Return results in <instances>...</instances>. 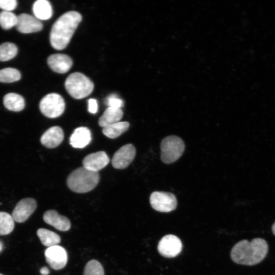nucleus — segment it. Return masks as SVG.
Returning a JSON list of instances; mask_svg holds the SVG:
<instances>
[{"label":"nucleus","mask_w":275,"mask_h":275,"mask_svg":"<svg viewBox=\"0 0 275 275\" xmlns=\"http://www.w3.org/2000/svg\"><path fill=\"white\" fill-rule=\"evenodd\" d=\"M268 252V245L265 240L255 238L249 242L242 240L235 244L231 251L232 261L239 264L254 265L261 262Z\"/></svg>","instance_id":"obj_1"},{"label":"nucleus","mask_w":275,"mask_h":275,"mask_svg":"<svg viewBox=\"0 0 275 275\" xmlns=\"http://www.w3.org/2000/svg\"><path fill=\"white\" fill-rule=\"evenodd\" d=\"M81 20V15L74 11L66 12L60 16L50 31L49 39L52 47L57 50L66 48Z\"/></svg>","instance_id":"obj_2"},{"label":"nucleus","mask_w":275,"mask_h":275,"mask_svg":"<svg viewBox=\"0 0 275 275\" xmlns=\"http://www.w3.org/2000/svg\"><path fill=\"white\" fill-rule=\"evenodd\" d=\"M100 179L98 172L90 171L84 167L72 171L67 179L68 187L77 193H85L93 190Z\"/></svg>","instance_id":"obj_3"},{"label":"nucleus","mask_w":275,"mask_h":275,"mask_svg":"<svg viewBox=\"0 0 275 275\" xmlns=\"http://www.w3.org/2000/svg\"><path fill=\"white\" fill-rule=\"evenodd\" d=\"M65 87L73 98L80 99L88 96L94 89V84L87 76L80 72L70 74L66 78Z\"/></svg>","instance_id":"obj_4"},{"label":"nucleus","mask_w":275,"mask_h":275,"mask_svg":"<svg viewBox=\"0 0 275 275\" xmlns=\"http://www.w3.org/2000/svg\"><path fill=\"white\" fill-rule=\"evenodd\" d=\"M185 148L183 140L175 135L163 139L160 144L161 159L165 163H173L182 155Z\"/></svg>","instance_id":"obj_5"},{"label":"nucleus","mask_w":275,"mask_h":275,"mask_svg":"<svg viewBox=\"0 0 275 275\" xmlns=\"http://www.w3.org/2000/svg\"><path fill=\"white\" fill-rule=\"evenodd\" d=\"M39 108L45 117L49 118H57L62 115L65 111V101L60 94L49 93L40 100Z\"/></svg>","instance_id":"obj_6"},{"label":"nucleus","mask_w":275,"mask_h":275,"mask_svg":"<svg viewBox=\"0 0 275 275\" xmlns=\"http://www.w3.org/2000/svg\"><path fill=\"white\" fill-rule=\"evenodd\" d=\"M152 207L161 212H169L176 209L177 201L174 194L168 192L154 191L150 196Z\"/></svg>","instance_id":"obj_7"},{"label":"nucleus","mask_w":275,"mask_h":275,"mask_svg":"<svg viewBox=\"0 0 275 275\" xmlns=\"http://www.w3.org/2000/svg\"><path fill=\"white\" fill-rule=\"evenodd\" d=\"M182 249L180 239L175 235L168 234L159 241L157 250L159 253L166 258H173L180 254Z\"/></svg>","instance_id":"obj_8"},{"label":"nucleus","mask_w":275,"mask_h":275,"mask_svg":"<svg viewBox=\"0 0 275 275\" xmlns=\"http://www.w3.org/2000/svg\"><path fill=\"white\" fill-rule=\"evenodd\" d=\"M44 255L46 262L54 270L64 268L67 262L68 256L65 249L58 245L47 248Z\"/></svg>","instance_id":"obj_9"},{"label":"nucleus","mask_w":275,"mask_h":275,"mask_svg":"<svg viewBox=\"0 0 275 275\" xmlns=\"http://www.w3.org/2000/svg\"><path fill=\"white\" fill-rule=\"evenodd\" d=\"M37 206V202L34 199H23L16 204L13 210L12 217L17 223L24 222L34 213Z\"/></svg>","instance_id":"obj_10"},{"label":"nucleus","mask_w":275,"mask_h":275,"mask_svg":"<svg viewBox=\"0 0 275 275\" xmlns=\"http://www.w3.org/2000/svg\"><path fill=\"white\" fill-rule=\"evenodd\" d=\"M135 154V148L133 145L128 144L122 146L113 157L112 164L113 167L117 169L126 168L134 159Z\"/></svg>","instance_id":"obj_11"},{"label":"nucleus","mask_w":275,"mask_h":275,"mask_svg":"<svg viewBox=\"0 0 275 275\" xmlns=\"http://www.w3.org/2000/svg\"><path fill=\"white\" fill-rule=\"evenodd\" d=\"M17 31L21 33L28 34L41 31L42 23L35 17L26 13H22L17 16L16 24Z\"/></svg>","instance_id":"obj_12"},{"label":"nucleus","mask_w":275,"mask_h":275,"mask_svg":"<svg viewBox=\"0 0 275 275\" xmlns=\"http://www.w3.org/2000/svg\"><path fill=\"white\" fill-rule=\"evenodd\" d=\"M109 162V159L104 151H99L87 155L82 160L83 167L94 172H98Z\"/></svg>","instance_id":"obj_13"},{"label":"nucleus","mask_w":275,"mask_h":275,"mask_svg":"<svg viewBox=\"0 0 275 275\" xmlns=\"http://www.w3.org/2000/svg\"><path fill=\"white\" fill-rule=\"evenodd\" d=\"M47 64L54 72L64 73L68 72L73 64L72 59L68 55L56 53L49 56L47 58Z\"/></svg>","instance_id":"obj_14"},{"label":"nucleus","mask_w":275,"mask_h":275,"mask_svg":"<svg viewBox=\"0 0 275 275\" xmlns=\"http://www.w3.org/2000/svg\"><path fill=\"white\" fill-rule=\"evenodd\" d=\"M44 221L61 231H67L71 227L70 220L66 216L60 215L55 210H48L43 215Z\"/></svg>","instance_id":"obj_15"},{"label":"nucleus","mask_w":275,"mask_h":275,"mask_svg":"<svg viewBox=\"0 0 275 275\" xmlns=\"http://www.w3.org/2000/svg\"><path fill=\"white\" fill-rule=\"evenodd\" d=\"M64 132L59 126H52L48 129L40 138L41 143L48 148L58 146L64 139Z\"/></svg>","instance_id":"obj_16"},{"label":"nucleus","mask_w":275,"mask_h":275,"mask_svg":"<svg viewBox=\"0 0 275 275\" xmlns=\"http://www.w3.org/2000/svg\"><path fill=\"white\" fill-rule=\"evenodd\" d=\"M91 141V131L86 127H79L75 129L70 138V145L76 148H84Z\"/></svg>","instance_id":"obj_17"},{"label":"nucleus","mask_w":275,"mask_h":275,"mask_svg":"<svg viewBox=\"0 0 275 275\" xmlns=\"http://www.w3.org/2000/svg\"><path fill=\"white\" fill-rule=\"evenodd\" d=\"M123 115V112L121 108L108 107L99 118L98 124L100 127H106L119 122Z\"/></svg>","instance_id":"obj_18"},{"label":"nucleus","mask_w":275,"mask_h":275,"mask_svg":"<svg viewBox=\"0 0 275 275\" xmlns=\"http://www.w3.org/2000/svg\"><path fill=\"white\" fill-rule=\"evenodd\" d=\"M33 11L36 18L45 20L52 15V9L50 2L47 0H38L33 6Z\"/></svg>","instance_id":"obj_19"},{"label":"nucleus","mask_w":275,"mask_h":275,"mask_svg":"<svg viewBox=\"0 0 275 275\" xmlns=\"http://www.w3.org/2000/svg\"><path fill=\"white\" fill-rule=\"evenodd\" d=\"M3 104L8 110L20 112L25 107V101L20 95L15 93H9L3 98Z\"/></svg>","instance_id":"obj_20"},{"label":"nucleus","mask_w":275,"mask_h":275,"mask_svg":"<svg viewBox=\"0 0 275 275\" xmlns=\"http://www.w3.org/2000/svg\"><path fill=\"white\" fill-rule=\"evenodd\" d=\"M37 235L42 244L46 246L56 245L61 241V238L58 234L46 229H39Z\"/></svg>","instance_id":"obj_21"},{"label":"nucleus","mask_w":275,"mask_h":275,"mask_svg":"<svg viewBox=\"0 0 275 275\" xmlns=\"http://www.w3.org/2000/svg\"><path fill=\"white\" fill-rule=\"evenodd\" d=\"M129 127L128 122H118L103 127V133L111 139H115L126 131Z\"/></svg>","instance_id":"obj_22"},{"label":"nucleus","mask_w":275,"mask_h":275,"mask_svg":"<svg viewBox=\"0 0 275 275\" xmlns=\"http://www.w3.org/2000/svg\"><path fill=\"white\" fill-rule=\"evenodd\" d=\"M14 228V222L12 216L6 212L0 211V235L9 234Z\"/></svg>","instance_id":"obj_23"},{"label":"nucleus","mask_w":275,"mask_h":275,"mask_svg":"<svg viewBox=\"0 0 275 275\" xmlns=\"http://www.w3.org/2000/svg\"><path fill=\"white\" fill-rule=\"evenodd\" d=\"M16 45L11 42H4L0 45V61H7L14 58L17 54Z\"/></svg>","instance_id":"obj_24"},{"label":"nucleus","mask_w":275,"mask_h":275,"mask_svg":"<svg viewBox=\"0 0 275 275\" xmlns=\"http://www.w3.org/2000/svg\"><path fill=\"white\" fill-rule=\"evenodd\" d=\"M21 78L20 72L15 68H6L0 70V82L9 83L19 80Z\"/></svg>","instance_id":"obj_25"},{"label":"nucleus","mask_w":275,"mask_h":275,"mask_svg":"<svg viewBox=\"0 0 275 275\" xmlns=\"http://www.w3.org/2000/svg\"><path fill=\"white\" fill-rule=\"evenodd\" d=\"M17 16L12 12L2 11L0 12V25L4 30L16 26Z\"/></svg>","instance_id":"obj_26"},{"label":"nucleus","mask_w":275,"mask_h":275,"mask_svg":"<svg viewBox=\"0 0 275 275\" xmlns=\"http://www.w3.org/2000/svg\"><path fill=\"white\" fill-rule=\"evenodd\" d=\"M84 275H104V269L99 261L91 260L86 265Z\"/></svg>","instance_id":"obj_27"},{"label":"nucleus","mask_w":275,"mask_h":275,"mask_svg":"<svg viewBox=\"0 0 275 275\" xmlns=\"http://www.w3.org/2000/svg\"><path fill=\"white\" fill-rule=\"evenodd\" d=\"M106 104L109 107L121 108L123 106L122 100L118 98L116 95L109 96L106 99Z\"/></svg>","instance_id":"obj_28"},{"label":"nucleus","mask_w":275,"mask_h":275,"mask_svg":"<svg viewBox=\"0 0 275 275\" xmlns=\"http://www.w3.org/2000/svg\"><path fill=\"white\" fill-rule=\"evenodd\" d=\"M17 5L16 0H0V8L5 11L11 12L16 8Z\"/></svg>","instance_id":"obj_29"},{"label":"nucleus","mask_w":275,"mask_h":275,"mask_svg":"<svg viewBox=\"0 0 275 275\" xmlns=\"http://www.w3.org/2000/svg\"><path fill=\"white\" fill-rule=\"evenodd\" d=\"M98 109V104L96 100L90 99L88 100V111L90 113L95 114Z\"/></svg>","instance_id":"obj_30"},{"label":"nucleus","mask_w":275,"mask_h":275,"mask_svg":"<svg viewBox=\"0 0 275 275\" xmlns=\"http://www.w3.org/2000/svg\"><path fill=\"white\" fill-rule=\"evenodd\" d=\"M40 272L43 275H47L48 274L49 271L47 267H43L40 269Z\"/></svg>","instance_id":"obj_31"},{"label":"nucleus","mask_w":275,"mask_h":275,"mask_svg":"<svg viewBox=\"0 0 275 275\" xmlns=\"http://www.w3.org/2000/svg\"><path fill=\"white\" fill-rule=\"evenodd\" d=\"M272 232L273 234L275 235V222L272 226Z\"/></svg>","instance_id":"obj_32"},{"label":"nucleus","mask_w":275,"mask_h":275,"mask_svg":"<svg viewBox=\"0 0 275 275\" xmlns=\"http://www.w3.org/2000/svg\"><path fill=\"white\" fill-rule=\"evenodd\" d=\"M2 249V244L1 243V242L0 241V252L1 251Z\"/></svg>","instance_id":"obj_33"},{"label":"nucleus","mask_w":275,"mask_h":275,"mask_svg":"<svg viewBox=\"0 0 275 275\" xmlns=\"http://www.w3.org/2000/svg\"><path fill=\"white\" fill-rule=\"evenodd\" d=\"M0 275H4V274H2V273H0Z\"/></svg>","instance_id":"obj_34"}]
</instances>
